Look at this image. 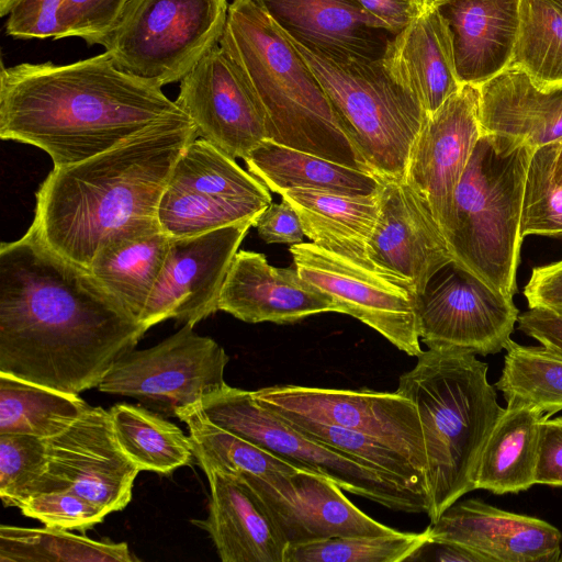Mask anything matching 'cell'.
<instances>
[{
    "label": "cell",
    "mask_w": 562,
    "mask_h": 562,
    "mask_svg": "<svg viewBox=\"0 0 562 562\" xmlns=\"http://www.w3.org/2000/svg\"><path fill=\"white\" fill-rule=\"evenodd\" d=\"M146 333L89 272L32 233L0 247V373L79 394Z\"/></svg>",
    "instance_id": "cell-1"
},
{
    "label": "cell",
    "mask_w": 562,
    "mask_h": 562,
    "mask_svg": "<svg viewBox=\"0 0 562 562\" xmlns=\"http://www.w3.org/2000/svg\"><path fill=\"white\" fill-rule=\"evenodd\" d=\"M189 116L108 52L67 65L1 67L0 137L44 150L54 168L120 145L158 123Z\"/></svg>",
    "instance_id": "cell-2"
},
{
    "label": "cell",
    "mask_w": 562,
    "mask_h": 562,
    "mask_svg": "<svg viewBox=\"0 0 562 562\" xmlns=\"http://www.w3.org/2000/svg\"><path fill=\"white\" fill-rule=\"evenodd\" d=\"M196 137L190 119H172L94 157L53 168L38 188L27 231L60 257L88 268L109 239L158 218L173 167Z\"/></svg>",
    "instance_id": "cell-3"
},
{
    "label": "cell",
    "mask_w": 562,
    "mask_h": 562,
    "mask_svg": "<svg viewBox=\"0 0 562 562\" xmlns=\"http://www.w3.org/2000/svg\"><path fill=\"white\" fill-rule=\"evenodd\" d=\"M218 45L254 92L267 139L373 175L299 49L252 0L228 5Z\"/></svg>",
    "instance_id": "cell-4"
},
{
    "label": "cell",
    "mask_w": 562,
    "mask_h": 562,
    "mask_svg": "<svg viewBox=\"0 0 562 562\" xmlns=\"http://www.w3.org/2000/svg\"><path fill=\"white\" fill-rule=\"evenodd\" d=\"M487 371L473 353L428 348L398 379L395 392L414 403L420 419L430 522L475 490L483 446L503 409Z\"/></svg>",
    "instance_id": "cell-5"
},
{
    "label": "cell",
    "mask_w": 562,
    "mask_h": 562,
    "mask_svg": "<svg viewBox=\"0 0 562 562\" xmlns=\"http://www.w3.org/2000/svg\"><path fill=\"white\" fill-rule=\"evenodd\" d=\"M535 148L482 133L454 194V225L448 238L453 262L509 297L517 290L521 207Z\"/></svg>",
    "instance_id": "cell-6"
},
{
    "label": "cell",
    "mask_w": 562,
    "mask_h": 562,
    "mask_svg": "<svg viewBox=\"0 0 562 562\" xmlns=\"http://www.w3.org/2000/svg\"><path fill=\"white\" fill-rule=\"evenodd\" d=\"M291 42L372 173L380 181L405 180L411 151L428 116L422 103L393 79L381 58L330 57Z\"/></svg>",
    "instance_id": "cell-7"
},
{
    "label": "cell",
    "mask_w": 562,
    "mask_h": 562,
    "mask_svg": "<svg viewBox=\"0 0 562 562\" xmlns=\"http://www.w3.org/2000/svg\"><path fill=\"white\" fill-rule=\"evenodd\" d=\"M194 405L214 425L277 454L299 469L329 477L348 493L393 510L428 512L425 495L304 435L283 417L258 404L252 391L227 384Z\"/></svg>",
    "instance_id": "cell-8"
},
{
    "label": "cell",
    "mask_w": 562,
    "mask_h": 562,
    "mask_svg": "<svg viewBox=\"0 0 562 562\" xmlns=\"http://www.w3.org/2000/svg\"><path fill=\"white\" fill-rule=\"evenodd\" d=\"M226 0H130L100 43L121 70L154 86L181 81L218 45Z\"/></svg>",
    "instance_id": "cell-9"
},
{
    "label": "cell",
    "mask_w": 562,
    "mask_h": 562,
    "mask_svg": "<svg viewBox=\"0 0 562 562\" xmlns=\"http://www.w3.org/2000/svg\"><path fill=\"white\" fill-rule=\"evenodd\" d=\"M193 327L183 324L159 344L123 355L103 378L99 391L133 397L155 413L176 417L179 408L198 404L226 386L228 355Z\"/></svg>",
    "instance_id": "cell-10"
},
{
    "label": "cell",
    "mask_w": 562,
    "mask_h": 562,
    "mask_svg": "<svg viewBox=\"0 0 562 562\" xmlns=\"http://www.w3.org/2000/svg\"><path fill=\"white\" fill-rule=\"evenodd\" d=\"M290 252L300 276L331 296L336 312L364 323L406 355H422L417 292L408 280L367 268L314 243L292 245Z\"/></svg>",
    "instance_id": "cell-11"
},
{
    "label": "cell",
    "mask_w": 562,
    "mask_h": 562,
    "mask_svg": "<svg viewBox=\"0 0 562 562\" xmlns=\"http://www.w3.org/2000/svg\"><path fill=\"white\" fill-rule=\"evenodd\" d=\"M261 406L285 419L342 427L368 435L407 457L425 474L426 457L418 412L397 392L272 385L252 391Z\"/></svg>",
    "instance_id": "cell-12"
},
{
    "label": "cell",
    "mask_w": 562,
    "mask_h": 562,
    "mask_svg": "<svg viewBox=\"0 0 562 562\" xmlns=\"http://www.w3.org/2000/svg\"><path fill=\"white\" fill-rule=\"evenodd\" d=\"M513 297L490 288L453 261L417 295V330L429 349L475 356L505 350L518 321Z\"/></svg>",
    "instance_id": "cell-13"
},
{
    "label": "cell",
    "mask_w": 562,
    "mask_h": 562,
    "mask_svg": "<svg viewBox=\"0 0 562 562\" xmlns=\"http://www.w3.org/2000/svg\"><path fill=\"white\" fill-rule=\"evenodd\" d=\"M45 442L47 469L38 493L69 490L108 514L128 505L140 470L121 449L109 411L90 406Z\"/></svg>",
    "instance_id": "cell-14"
},
{
    "label": "cell",
    "mask_w": 562,
    "mask_h": 562,
    "mask_svg": "<svg viewBox=\"0 0 562 562\" xmlns=\"http://www.w3.org/2000/svg\"><path fill=\"white\" fill-rule=\"evenodd\" d=\"M255 221L170 238L164 267L139 319L143 327L148 330L170 318L194 326L218 311L228 269Z\"/></svg>",
    "instance_id": "cell-15"
},
{
    "label": "cell",
    "mask_w": 562,
    "mask_h": 562,
    "mask_svg": "<svg viewBox=\"0 0 562 562\" xmlns=\"http://www.w3.org/2000/svg\"><path fill=\"white\" fill-rule=\"evenodd\" d=\"M479 87L462 85L434 113L417 136L405 181L428 204L447 241L454 225V194L482 135Z\"/></svg>",
    "instance_id": "cell-16"
},
{
    "label": "cell",
    "mask_w": 562,
    "mask_h": 562,
    "mask_svg": "<svg viewBox=\"0 0 562 562\" xmlns=\"http://www.w3.org/2000/svg\"><path fill=\"white\" fill-rule=\"evenodd\" d=\"M176 104L198 137L229 157L244 159L267 139L262 110L237 66L216 45L180 81Z\"/></svg>",
    "instance_id": "cell-17"
},
{
    "label": "cell",
    "mask_w": 562,
    "mask_h": 562,
    "mask_svg": "<svg viewBox=\"0 0 562 562\" xmlns=\"http://www.w3.org/2000/svg\"><path fill=\"white\" fill-rule=\"evenodd\" d=\"M367 254L378 270L408 280L417 295L453 261L431 210L405 180L380 181L379 213Z\"/></svg>",
    "instance_id": "cell-18"
},
{
    "label": "cell",
    "mask_w": 562,
    "mask_h": 562,
    "mask_svg": "<svg viewBox=\"0 0 562 562\" xmlns=\"http://www.w3.org/2000/svg\"><path fill=\"white\" fill-rule=\"evenodd\" d=\"M237 476L266 503L290 546L395 531L360 510L345 496L342 488L325 475L297 469L269 481L250 475Z\"/></svg>",
    "instance_id": "cell-19"
},
{
    "label": "cell",
    "mask_w": 562,
    "mask_h": 562,
    "mask_svg": "<svg viewBox=\"0 0 562 562\" xmlns=\"http://www.w3.org/2000/svg\"><path fill=\"white\" fill-rule=\"evenodd\" d=\"M429 543L463 547L483 562H559L562 533L548 521L479 498L457 501L430 522Z\"/></svg>",
    "instance_id": "cell-20"
},
{
    "label": "cell",
    "mask_w": 562,
    "mask_h": 562,
    "mask_svg": "<svg viewBox=\"0 0 562 562\" xmlns=\"http://www.w3.org/2000/svg\"><path fill=\"white\" fill-rule=\"evenodd\" d=\"M210 484L209 514L193 520L223 562H285L289 541L274 516L241 477L201 463Z\"/></svg>",
    "instance_id": "cell-21"
},
{
    "label": "cell",
    "mask_w": 562,
    "mask_h": 562,
    "mask_svg": "<svg viewBox=\"0 0 562 562\" xmlns=\"http://www.w3.org/2000/svg\"><path fill=\"white\" fill-rule=\"evenodd\" d=\"M218 311L246 323H296L336 312L331 296L304 280L296 268H277L263 254L239 250L226 274Z\"/></svg>",
    "instance_id": "cell-22"
},
{
    "label": "cell",
    "mask_w": 562,
    "mask_h": 562,
    "mask_svg": "<svg viewBox=\"0 0 562 562\" xmlns=\"http://www.w3.org/2000/svg\"><path fill=\"white\" fill-rule=\"evenodd\" d=\"M294 43L330 57L380 59L393 37L358 0H252Z\"/></svg>",
    "instance_id": "cell-23"
},
{
    "label": "cell",
    "mask_w": 562,
    "mask_h": 562,
    "mask_svg": "<svg viewBox=\"0 0 562 562\" xmlns=\"http://www.w3.org/2000/svg\"><path fill=\"white\" fill-rule=\"evenodd\" d=\"M434 7L449 29L461 85L480 87L509 66L520 0H441Z\"/></svg>",
    "instance_id": "cell-24"
},
{
    "label": "cell",
    "mask_w": 562,
    "mask_h": 562,
    "mask_svg": "<svg viewBox=\"0 0 562 562\" xmlns=\"http://www.w3.org/2000/svg\"><path fill=\"white\" fill-rule=\"evenodd\" d=\"M482 133L513 137L532 147L562 140V83L542 87L507 67L479 87Z\"/></svg>",
    "instance_id": "cell-25"
},
{
    "label": "cell",
    "mask_w": 562,
    "mask_h": 562,
    "mask_svg": "<svg viewBox=\"0 0 562 562\" xmlns=\"http://www.w3.org/2000/svg\"><path fill=\"white\" fill-rule=\"evenodd\" d=\"M381 59L386 71L416 97L428 115L462 86L450 32L436 7L426 8L393 35Z\"/></svg>",
    "instance_id": "cell-26"
},
{
    "label": "cell",
    "mask_w": 562,
    "mask_h": 562,
    "mask_svg": "<svg viewBox=\"0 0 562 562\" xmlns=\"http://www.w3.org/2000/svg\"><path fill=\"white\" fill-rule=\"evenodd\" d=\"M280 195L296 211L312 243L378 270L368 258L367 248L378 218L379 189L368 194L289 189Z\"/></svg>",
    "instance_id": "cell-27"
},
{
    "label": "cell",
    "mask_w": 562,
    "mask_h": 562,
    "mask_svg": "<svg viewBox=\"0 0 562 562\" xmlns=\"http://www.w3.org/2000/svg\"><path fill=\"white\" fill-rule=\"evenodd\" d=\"M169 245L158 218L146 221L109 239L87 269L139 323Z\"/></svg>",
    "instance_id": "cell-28"
},
{
    "label": "cell",
    "mask_w": 562,
    "mask_h": 562,
    "mask_svg": "<svg viewBox=\"0 0 562 562\" xmlns=\"http://www.w3.org/2000/svg\"><path fill=\"white\" fill-rule=\"evenodd\" d=\"M483 446L475 490L496 495L517 494L535 485L539 426L544 414L526 403L508 400Z\"/></svg>",
    "instance_id": "cell-29"
},
{
    "label": "cell",
    "mask_w": 562,
    "mask_h": 562,
    "mask_svg": "<svg viewBox=\"0 0 562 562\" xmlns=\"http://www.w3.org/2000/svg\"><path fill=\"white\" fill-rule=\"evenodd\" d=\"M244 161L251 175L279 194L289 189L368 194L380 187V180L371 173L270 139L261 140Z\"/></svg>",
    "instance_id": "cell-30"
},
{
    "label": "cell",
    "mask_w": 562,
    "mask_h": 562,
    "mask_svg": "<svg viewBox=\"0 0 562 562\" xmlns=\"http://www.w3.org/2000/svg\"><path fill=\"white\" fill-rule=\"evenodd\" d=\"M115 438L140 471L170 474L194 458L190 436L145 406L119 403L109 409Z\"/></svg>",
    "instance_id": "cell-31"
},
{
    "label": "cell",
    "mask_w": 562,
    "mask_h": 562,
    "mask_svg": "<svg viewBox=\"0 0 562 562\" xmlns=\"http://www.w3.org/2000/svg\"><path fill=\"white\" fill-rule=\"evenodd\" d=\"M89 407L79 394L0 373V434L47 439L67 429Z\"/></svg>",
    "instance_id": "cell-32"
},
{
    "label": "cell",
    "mask_w": 562,
    "mask_h": 562,
    "mask_svg": "<svg viewBox=\"0 0 562 562\" xmlns=\"http://www.w3.org/2000/svg\"><path fill=\"white\" fill-rule=\"evenodd\" d=\"M167 187L212 198L271 203V191L259 179L198 137L178 158Z\"/></svg>",
    "instance_id": "cell-33"
},
{
    "label": "cell",
    "mask_w": 562,
    "mask_h": 562,
    "mask_svg": "<svg viewBox=\"0 0 562 562\" xmlns=\"http://www.w3.org/2000/svg\"><path fill=\"white\" fill-rule=\"evenodd\" d=\"M125 542L97 541L56 528L0 527V562H134Z\"/></svg>",
    "instance_id": "cell-34"
},
{
    "label": "cell",
    "mask_w": 562,
    "mask_h": 562,
    "mask_svg": "<svg viewBox=\"0 0 562 562\" xmlns=\"http://www.w3.org/2000/svg\"><path fill=\"white\" fill-rule=\"evenodd\" d=\"M495 387L504 400H516L552 416L562 411V356L540 346H524L512 338Z\"/></svg>",
    "instance_id": "cell-35"
},
{
    "label": "cell",
    "mask_w": 562,
    "mask_h": 562,
    "mask_svg": "<svg viewBox=\"0 0 562 562\" xmlns=\"http://www.w3.org/2000/svg\"><path fill=\"white\" fill-rule=\"evenodd\" d=\"M508 67L524 70L542 87L562 83V8L554 0H520Z\"/></svg>",
    "instance_id": "cell-36"
},
{
    "label": "cell",
    "mask_w": 562,
    "mask_h": 562,
    "mask_svg": "<svg viewBox=\"0 0 562 562\" xmlns=\"http://www.w3.org/2000/svg\"><path fill=\"white\" fill-rule=\"evenodd\" d=\"M428 546V527L420 532L342 536L291 544L285 562H401L414 560Z\"/></svg>",
    "instance_id": "cell-37"
},
{
    "label": "cell",
    "mask_w": 562,
    "mask_h": 562,
    "mask_svg": "<svg viewBox=\"0 0 562 562\" xmlns=\"http://www.w3.org/2000/svg\"><path fill=\"white\" fill-rule=\"evenodd\" d=\"M267 205L258 201L212 198L167 187L158 206V221L170 238H182L256 220Z\"/></svg>",
    "instance_id": "cell-38"
},
{
    "label": "cell",
    "mask_w": 562,
    "mask_h": 562,
    "mask_svg": "<svg viewBox=\"0 0 562 562\" xmlns=\"http://www.w3.org/2000/svg\"><path fill=\"white\" fill-rule=\"evenodd\" d=\"M285 420L312 439L386 474L402 486L420 493L427 498L424 472L403 453L382 441L338 426L300 419Z\"/></svg>",
    "instance_id": "cell-39"
},
{
    "label": "cell",
    "mask_w": 562,
    "mask_h": 562,
    "mask_svg": "<svg viewBox=\"0 0 562 562\" xmlns=\"http://www.w3.org/2000/svg\"><path fill=\"white\" fill-rule=\"evenodd\" d=\"M561 142L535 148L527 170L520 218L521 237L562 238V187L554 179Z\"/></svg>",
    "instance_id": "cell-40"
},
{
    "label": "cell",
    "mask_w": 562,
    "mask_h": 562,
    "mask_svg": "<svg viewBox=\"0 0 562 562\" xmlns=\"http://www.w3.org/2000/svg\"><path fill=\"white\" fill-rule=\"evenodd\" d=\"M47 469L45 439L25 434H0V497L19 507L40 492Z\"/></svg>",
    "instance_id": "cell-41"
},
{
    "label": "cell",
    "mask_w": 562,
    "mask_h": 562,
    "mask_svg": "<svg viewBox=\"0 0 562 562\" xmlns=\"http://www.w3.org/2000/svg\"><path fill=\"white\" fill-rule=\"evenodd\" d=\"M21 513L45 527L86 531L102 522L109 515L101 507L69 490L33 494L20 506Z\"/></svg>",
    "instance_id": "cell-42"
},
{
    "label": "cell",
    "mask_w": 562,
    "mask_h": 562,
    "mask_svg": "<svg viewBox=\"0 0 562 562\" xmlns=\"http://www.w3.org/2000/svg\"><path fill=\"white\" fill-rule=\"evenodd\" d=\"M130 0H64L60 25L64 37L100 44L116 26Z\"/></svg>",
    "instance_id": "cell-43"
},
{
    "label": "cell",
    "mask_w": 562,
    "mask_h": 562,
    "mask_svg": "<svg viewBox=\"0 0 562 562\" xmlns=\"http://www.w3.org/2000/svg\"><path fill=\"white\" fill-rule=\"evenodd\" d=\"M64 0H15L5 24L14 38H63L60 9Z\"/></svg>",
    "instance_id": "cell-44"
},
{
    "label": "cell",
    "mask_w": 562,
    "mask_h": 562,
    "mask_svg": "<svg viewBox=\"0 0 562 562\" xmlns=\"http://www.w3.org/2000/svg\"><path fill=\"white\" fill-rule=\"evenodd\" d=\"M535 483L562 487V416L540 422Z\"/></svg>",
    "instance_id": "cell-45"
},
{
    "label": "cell",
    "mask_w": 562,
    "mask_h": 562,
    "mask_svg": "<svg viewBox=\"0 0 562 562\" xmlns=\"http://www.w3.org/2000/svg\"><path fill=\"white\" fill-rule=\"evenodd\" d=\"M254 226L259 237L268 244L295 245L303 243L305 236L296 211L283 199L280 203L268 204Z\"/></svg>",
    "instance_id": "cell-46"
},
{
    "label": "cell",
    "mask_w": 562,
    "mask_h": 562,
    "mask_svg": "<svg viewBox=\"0 0 562 562\" xmlns=\"http://www.w3.org/2000/svg\"><path fill=\"white\" fill-rule=\"evenodd\" d=\"M524 295L529 308L562 316V260L533 268Z\"/></svg>",
    "instance_id": "cell-47"
},
{
    "label": "cell",
    "mask_w": 562,
    "mask_h": 562,
    "mask_svg": "<svg viewBox=\"0 0 562 562\" xmlns=\"http://www.w3.org/2000/svg\"><path fill=\"white\" fill-rule=\"evenodd\" d=\"M358 2L392 35L404 30L427 8L424 0H358Z\"/></svg>",
    "instance_id": "cell-48"
},
{
    "label": "cell",
    "mask_w": 562,
    "mask_h": 562,
    "mask_svg": "<svg viewBox=\"0 0 562 562\" xmlns=\"http://www.w3.org/2000/svg\"><path fill=\"white\" fill-rule=\"evenodd\" d=\"M518 329L562 356V316L539 308L518 315Z\"/></svg>",
    "instance_id": "cell-49"
},
{
    "label": "cell",
    "mask_w": 562,
    "mask_h": 562,
    "mask_svg": "<svg viewBox=\"0 0 562 562\" xmlns=\"http://www.w3.org/2000/svg\"><path fill=\"white\" fill-rule=\"evenodd\" d=\"M436 550L435 560L437 561H457V562H483L476 553L449 542L431 543Z\"/></svg>",
    "instance_id": "cell-50"
},
{
    "label": "cell",
    "mask_w": 562,
    "mask_h": 562,
    "mask_svg": "<svg viewBox=\"0 0 562 562\" xmlns=\"http://www.w3.org/2000/svg\"><path fill=\"white\" fill-rule=\"evenodd\" d=\"M554 179L557 183L562 187V140L560 143V148L555 160Z\"/></svg>",
    "instance_id": "cell-51"
},
{
    "label": "cell",
    "mask_w": 562,
    "mask_h": 562,
    "mask_svg": "<svg viewBox=\"0 0 562 562\" xmlns=\"http://www.w3.org/2000/svg\"><path fill=\"white\" fill-rule=\"evenodd\" d=\"M15 0H0V13L1 16L9 14Z\"/></svg>",
    "instance_id": "cell-52"
},
{
    "label": "cell",
    "mask_w": 562,
    "mask_h": 562,
    "mask_svg": "<svg viewBox=\"0 0 562 562\" xmlns=\"http://www.w3.org/2000/svg\"><path fill=\"white\" fill-rule=\"evenodd\" d=\"M441 0H424L426 7H434L436 5L438 2H440Z\"/></svg>",
    "instance_id": "cell-53"
},
{
    "label": "cell",
    "mask_w": 562,
    "mask_h": 562,
    "mask_svg": "<svg viewBox=\"0 0 562 562\" xmlns=\"http://www.w3.org/2000/svg\"><path fill=\"white\" fill-rule=\"evenodd\" d=\"M562 8V0H554Z\"/></svg>",
    "instance_id": "cell-54"
},
{
    "label": "cell",
    "mask_w": 562,
    "mask_h": 562,
    "mask_svg": "<svg viewBox=\"0 0 562 562\" xmlns=\"http://www.w3.org/2000/svg\"><path fill=\"white\" fill-rule=\"evenodd\" d=\"M559 562H562V551H561V555H560V560H559Z\"/></svg>",
    "instance_id": "cell-55"
}]
</instances>
